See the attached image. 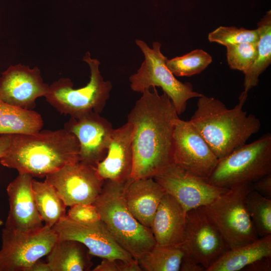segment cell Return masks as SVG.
<instances>
[{"label": "cell", "instance_id": "obj_1", "mask_svg": "<svg viewBox=\"0 0 271 271\" xmlns=\"http://www.w3.org/2000/svg\"><path fill=\"white\" fill-rule=\"evenodd\" d=\"M179 114L169 96L145 89L127 115L133 127L130 179L153 178L173 165V134Z\"/></svg>", "mask_w": 271, "mask_h": 271}, {"label": "cell", "instance_id": "obj_2", "mask_svg": "<svg viewBox=\"0 0 271 271\" xmlns=\"http://www.w3.org/2000/svg\"><path fill=\"white\" fill-rule=\"evenodd\" d=\"M79 161L78 141L65 128L11 135L9 147L0 159L3 166L38 178Z\"/></svg>", "mask_w": 271, "mask_h": 271}, {"label": "cell", "instance_id": "obj_3", "mask_svg": "<svg viewBox=\"0 0 271 271\" xmlns=\"http://www.w3.org/2000/svg\"><path fill=\"white\" fill-rule=\"evenodd\" d=\"M247 97V93L243 91L238 103L231 109L213 97H198L197 109L189 121L219 160L245 145L261 128L259 119L243 110Z\"/></svg>", "mask_w": 271, "mask_h": 271}, {"label": "cell", "instance_id": "obj_4", "mask_svg": "<svg viewBox=\"0 0 271 271\" xmlns=\"http://www.w3.org/2000/svg\"><path fill=\"white\" fill-rule=\"evenodd\" d=\"M125 183L105 180L93 204L115 241L138 260L156 242L151 228L138 221L127 207L123 196Z\"/></svg>", "mask_w": 271, "mask_h": 271}, {"label": "cell", "instance_id": "obj_5", "mask_svg": "<svg viewBox=\"0 0 271 271\" xmlns=\"http://www.w3.org/2000/svg\"><path fill=\"white\" fill-rule=\"evenodd\" d=\"M83 61L88 64L90 80L81 88L74 89L69 78H62L49 85L44 96L46 101L60 113L78 118L92 112H102L109 98L112 84L105 81L99 69L100 62L87 52Z\"/></svg>", "mask_w": 271, "mask_h": 271}, {"label": "cell", "instance_id": "obj_6", "mask_svg": "<svg viewBox=\"0 0 271 271\" xmlns=\"http://www.w3.org/2000/svg\"><path fill=\"white\" fill-rule=\"evenodd\" d=\"M271 173V134L245 144L219 160L206 181L215 186L230 188L250 184Z\"/></svg>", "mask_w": 271, "mask_h": 271}, {"label": "cell", "instance_id": "obj_7", "mask_svg": "<svg viewBox=\"0 0 271 271\" xmlns=\"http://www.w3.org/2000/svg\"><path fill=\"white\" fill-rule=\"evenodd\" d=\"M250 190V184L232 187L209 204L201 207L229 249L259 238L245 203V196Z\"/></svg>", "mask_w": 271, "mask_h": 271}, {"label": "cell", "instance_id": "obj_8", "mask_svg": "<svg viewBox=\"0 0 271 271\" xmlns=\"http://www.w3.org/2000/svg\"><path fill=\"white\" fill-rule=\"evenodd\" d=\"M136 43L143 52L145 60L137 73L129 78L133 91L142 93L151 87L162 88L179 115L185 112L188 100L203 95L194 91L191 83H183L175 78L166 65L168 59L162 53L159 42H154L152 48L141 40H136Z\"/></svg>", "mask_w": 271, "mask_h": 271}, {"label": "cell", "instance_id": "obj_9", "mask_svg": "<svg viewBox=\"0 0 271 271\" xmlns=\"http://www.w3.org/2000/svg\"><path fill=\"white\" fill-rule=\"evenodd\" d=\"M58 239L53 228L45 225L30 232L5 227L2 233L0 271H29L35 262L47 255Z\"/></svg>", "mask_w": 271, "mask_h": 271}, {"label": "cell", "instance_id": "obj_10", "mask_svg": "<svg viewBox=\"0 0 271 271\" xmlns=\"http://www.w3.org/2000/svg\"><path fill=\"white\" fill-rule=\"evenodd\" d=\"M180 246L185 255L201 264L206 271L229 249L201 207L186 212L185 235Z\"/></svg>", "mask_w": 271, "mask_h": 271}, {"label": "cell", "instance_id": "obj_11", "mask_svg": "<svg viewBox=\"0 0 271 271\" xmlns=\"http://www.w3.org/2000/svg\"><path fill=\"white\" fill-rule=\"evenodd\" d=\"M173 164L207 180L219 159L190 121L178 118L173 134Z\"/></svg>", "mask_w": 271, "mask_h": 271}, {"label": "cell", "instance_id": "obj_12", "mask_svg": "<svg viewBox=\"0 0 271 271\" xmlns=\"http://www.w3.org/2000/svg\"><path fill=\"white\" fill-rule=\"evenodd\" d=\"M45 178L67 207L77 204H93L100 193L105 181L99 176L95 167L80 161L66 165Z\"/></svg>", "mask_w": 271, "mask_h": 271}, {"label": "cell", "instance_id": "obj_13", "mask_svg": "<svg viewBox=\"0 0 271 271\" xmlns=\"http://www.w3.org/2000/svg\"><path fill=\"white\" fill-rule=\"evenodd\" d=\"M60 239H71L82 243L91 255L101 258L134 261L112 237L101 220L91 223L75 221L67 215L52 227Z\"/></svg>", "mask_w": 271, "mask_h": 271}, {"label": "cell", "instance_id": "obj_14", "mask_svg": "<svg viewBox=\"0 0 271 271\" xmlns=\"http://www.w3.org/2000/svg\"><path fill=\"white\" fill-rule=\"evenodd\" d=\"M154 179L165 192L174 197L186 213L206 206L228 189L215 186L174 165Z\"/></svg>", "mask_w": 271, "mask_h": 271}, {"label": "cell", "instance_id": "obj_15", "mask_svg": "<svg viewBox=\"0 0 271 271\" xmlns=\"http://www.w3.org/2000/svg\"><path fill=\"white\" fill-rule=\"evenodd\" d=\"M64 128L78 141L80 162L96 167L107 154L112 124L100 113L92 112L78 118L70 117Z\"/></svg>", "mask_w": 271, "mask_h": 271}, {"label": "cell", "instance_id": "obj_16", "mask_svg": "<svg viewBox=\"0 0 271 271\" xmlns=\"http://www.w3.org/2000/svg\"><path fill=\"white\" fill-rule=\"evenodd\" d=\"M48 87L38 67L30 68L21 64L11 65L0 77V100L10 105L32 110L36 99L44 97Z\"/></svg>", "mask_w": 271, "mask_h": 271}, {"label": "cell", "instance_id": "obj_17", "mask_svg": "<svg viewBox=\"0 0 271 271\" xmlns=\"http://www.w3.org/2000/svg\"><path fill=\"white\" fill-rule=\"evenodd\" d=\"M33 179L29 174L19 173L7 186L10 209L5 227L30 232L43 227L33 194Z\"/></svg>", "mask_w": 271, "mask_h": 271}, {"label": "cell", "instance_id": "obj_18", "mask_svg": "<svg viewBox=\"0 0 271 271\" xmlns=\"http://www.w3.org/2000/svg\"><path fill=\"white\" fill-rule=\"evenodd\" d=\"M133 127L127 121L113 128L105 158L96 168L104 180L125 183L130 179L133 166Z\"/></svg>", "mask_w": 271, "mask_h": 271}, {"label": "cell", "instance_id": "obj_19", "mask_svg": "<svg viewBox=\"0 0 271 271\" xmlns=\"http://www.w3.org/2000/svg\"><path fill=\"white\" fill-rule=\"evenodd\" d=\"M165 193L153 178L130 179L123 188L124 199L129 210L138 221L149 228Z\"/></svg>", "mask_w": 271, "mask_h": 271}, {"label": "cell", "instance_id": "obj_20", "mask_svg": "<svg viewBox=\"0 0 271 271\" xmlns=\"http://www.w3.org/2000/svg\"><path fill=\"white\" fill-rule=\"evenodd\" d=\"M186 214L177 201L170 195L165 193L150 227L156 244L180 246L185 235Z\"/></svg>", "mask_w": 271, "mask_h": 271}, {"label": "cell", "instance_id": "obj_21", "mask_svg": "<svg viewBox=\"0 0 271 271\" xmlns=\"http://www.w3.org/2000/svg\"><path fill=\"white\" fill-rule=\"evenodd\" d=\"M50 271H87L93 263L88 249L71 239L58 240L47 254Z\"/></svg>", "mask_w": 271, "mask_h": 271}, {"label": "cell", "instance_id": "obj_22", "mask_svg": "<svg viewBox=\"0 0 271 271\" xmlns=\"http://www.w3.org/2000/svg\"><path fill=\"white\" fill-rule=\"evenodd\" d=\"M271 256V234L229 249L207 271H238L261 258Z\"/></svg>", "mask_w": 271, "mask_h": 271}, {"label": "cell", "instance_id": "obj_23", "mask_svg": "<svg viewBox=\"0 0 271 271\" xmlns=\"http://www.w3.org/2000/svg\"><path fill=\"white\" fill-rule=\"evenodd\" d=\"M44 122L38 112L0 100V134H28L40 131Z\"/></svg>", "mask_w": 271, "mask_h": 271}, {"label": "cell", "instance_id": "obj_24", "mask_svg": "<svg viewBox=\"0 0 271 271\" xmlns=\"http://www.w3.org/2000/svg\"><path fill=\"white\" fill-rule=\"evenodd\" d=\"M33 194L39 214L45 225L53 227L66 216L67 206L54 187L45 180L33 179Z\"/></svg>", "mask_w": 271, "mask_h": 271}, {"label": "cell", "instance_id": "obj_25", "mask_svg": "<svg viewBox=\"0 0 271 271\" xmlns=\"http://www.w3.org/2000/svg\"><path fill=\"white\" fill-rule=\"evenodd\" d=\"M259 38L257 42L256 58L244 74L243 91L247 93L256 86L259 75L271 62V11L266 12L257 24Z\"/></svg>", "mask_w": 271, "mask_h": 271}, {"label": "cell", "instance_id": "obj_26", "mask_svg": "<svg viewBox=\"0 0 271 271\" xmlns=\"http://www.w3.org/2000/svg\"><path fill=\"white\" fill-rule=\"evenodd\" d=\"M184 255L180 246L156 244L142 255L138 262L144 271H179Z\"/></svg>", "mask_w": 271, "mask_h": 271}, {"label": "cell", "instance_id": "obj_27", "mask_svg": "<svg viewBox=\"0 0 271 271\" xmlns=\"http://www.w3.org/2000/svg\"><path fill=\"white\" fill-rule=\"evenodd\" d=\"M245 203L258 236L271 234V199L250 190Z\"/></svg>", "mask_w": 271, "mask_h": 271}, {"label": "cell", "instance_id": "obj_28", "mask_svg": "<svg viewBox=\"0 0 271 271\" xmlns=\"http://www.w3.org/2000/svg\"><path fill=\"white\" fill-rule=\"evenodd\" d=\"M212 60L206 52L196 49L182 56L167 59L166 65L175 76H191L203 71Z\"/></svg>", "mask_w": 271, "mask_h": 271}, {"label": "cell", "instance_id": "obj_29", "mask_svg": "<svg viewBox=\"0 0 271 271\" xmlns=\"http://www.w3.org/2000/svg\"><path fill=\"white\" fill-rule=\"evenodd\" d=\"M257 29L248 30L235 27L220 26L208 34V40L226 47L244 43H257Z\"/></svg>", "mask_w": 271, "mask_h": 271}, {"label": "cell", "instance_id": "obj_30", "mask_svg": "<svg viewBox=\"0 0 271 271\" xmlns=\"http://www.w3.org/2000/svg\"><path fill=\"white\" fill-rule=\"evenodd\" d=\"M227 60L230 68L245 74L256 58L257 43H244L226 47Z\"/></svg>", "mask_w": 271, "mask_h": 271}, {"label": "cell", "instance_id": "obj_31", "mask_svg": "<svg viewBox=\"0 0 271 271\" xmlns=\"http://www.w3.org/2000/svg\"><path fill=\"white\" fill-rule=\"evenodd\" d=\"M70 207L67 216L72 220L81 223H91L101 220L93 204H77Z\"/></svg>", "mask_w": 271, "mask_h": 271}, {"label": "cell", "instance_id": "obj_32", "mask_svg": "<svg viewBox=\"0 0 271 271\" xmlns=\"http://www.w3.org/2000/svg\"><path fill=\"white\" fill-rule=\"evenodd\" d=\"M92 271H142L138 260L128 261L119 259L103 258Z\"/></svg>", "mask_w": 271, "mask_h": 271}, {"label": "cell", "instance_id": "obj_33", "mask_svg": "<svg viewBox=\"0 0 271 271\" xmlns=\"http://www.w3.org/2000/svg\"><path fill=\"white\" fill-rule=\"evenodd\" d=\"M251 190L271 199V173L250 184Z\"/></svg>", "mask_w": 271, "mask_h": 271}, {"label": "cell", "instance_id": "obj_34", "mask_svg": "<svg viewBox=\"0 0 271 271\" xmlns=\"http://www.w3.org/2000/svg\"><path fill=\"white\" fill-rule=\"evenodd\" d=\"M242 270L245 271H270L271 256L258 259L245 266Z\"/></svg>", "mask_w": 271, "mask_h": 271}, {"label": "cell", "instance_id": "obj_35", "mask_svg": "<svg viewBox=\"0 0 271 271\" xmlns=\"http://www.w3.org/2000/svg\"><path fill=\"white\" fill-rule=\"evenodd\" d=\"M181 271H206L205 268L192 258L184 255L182 258Z\"/></svg>", "mask_w": 271, "mask_h": 271}, {"label": "cell", "instance_id": "obj_36", "mask_svg": "<svg viewBox=\"0 0 271 271\" xmlns=\"http://www.w3.org/2000/svg\"><path fill=\"white\" fill-rule=\"evenodd\" d=\"M11 134H0V159L7 151L11 142Z\"/></svg>", "mask_w": 271, "mask_h": 271}, {"label": "cell", "instance_id": "obj_37", "mask_svg": "<svg viewBox=\"0 0 271 271\" xmlns=\"http://www.w3.org/2000/svg\"><path fill=\"white\" fill-rule=\"evenodd\" d=\"M29 271H50V269L47 262H44L39 259L31 266Z\"/></svg>", "mask_w": 271, "mask_h": 271}, {"label": "cell", "instance_id": "obj_38", "mask_svg": "<svg viewBox=\"0 0 271 271\" xmlns=\"http://www.w3.org/2000/svg\"><path fill=\"white\" fill-rule=\"evenodd\" d=\"M3 224V221L1 219H0V226L2 225Z\"/></svg>", "mask_w": 271, "mask_h": 271}]
</instances>
